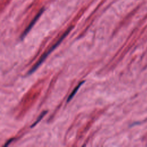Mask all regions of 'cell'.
Segmentation results:
<instances>
[{
    "label": "cell",
    "instance_id": "obj_1",
    "mask_svg": "<svg viewBox=\"0 0 147 147\" xmlns=\"http://www.w3.org/2000/svg\"><path fill=\"white\" fill-rule=\"evenodd\" d=\"M70 30H71V29H68V30H67V31L65 32V33L60 37V38L57 41V42L55 45H53V47H52L48 52H47L46 53H45L44 54H43V55H42V56L40 58L39 60L35 64V65H34L30 69V70L29 71V72H28L29 74H32L34 71H35L36 70V69L40 65V64H41V63L43 62V61L45 60V59L48 56V55L55 48H56V47H57V46L62 41V40L67 36V35L69 33Z\"/></svg>",
    "mask_w": 147,
    "mask_h": 147
},
{
    "label": "cell",
    "instance_id": "obj_2",
    "mask_svg": "<svg viewBox=\"0 0 147 147\" xmlns=\"http://www.w3.org/2000/svg\"><path fill=\"white\" fill-rule=\"evenodd\" d=\"M43 11H44V9H42V10H41L39 11V13L37 14V15L34 18V19H33V21L30 22V24H29V25L27 27V28H26V29L25 30V31L23 32V33H22V36H21V38H23L28 34V33L30 31V30L31 29V28H32V26L34 25V24L36 23V22L37 20H38V18L40 17V16H41V14L42 13Z\"/></svg>",
    "mask_w": 147,
    "mask_h": 147
},
{
    "label": "cell",
    "instance_id": "obj_3",
    "mask_svg": "<svg viewBox=\"0 0 147 147\" xmlns=\"http://www.w3.org/2000/svg\"><path fill=\"white\" fill-rule=\"evenodd\" d=\"M84 82V81H82V82H81L76 87H75V88L73 90V91L72 92V93L69 95V96H68V99H67V102H69V100L74 97V96L75 95V94L76 93V92H77V91H78V90L79 88V87H80V86L82 84H83V83Z\"/></svg>",
    "mask_w": 147,
    "mask_h": 147
},
{
    "label": "cell",
    "instance_id": "obj_4",
    "mask_svg": "<svg viewBox=\"0 0 147 147\" xmlns=\"http://www.w3.org/2000/svg\"><path fill=\"white\" fill-rule=\"evenodd\" d=\"M47 113V111H43L41 114H40V115L38 117V118L37 119V120L36 121V122H34V123L30 126V127H34L38 122H39L40 121H41V119L44 117V116Z\"/></svg>",
    "mask_w": 147,
    "mask_h": 147
},
{
    "label": "cell",
    "instance_id": "obj_5",
    "mask_svg": "<svg viewBox=\"0 0 147 147\" xmlns=\"http://www.w3.org/2000/svg\"><path fill=\"white\" fill-rule=\"evenodd\" d=\"M13 140H14V138H11V139H10V140H9V141H7V142L5 144V145H4V146H8V145H9V144H10V142H11Z\"/></svg>",
    "mask_w": 147,
    "mask_h": 147
}]
</instances>
